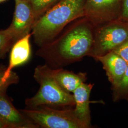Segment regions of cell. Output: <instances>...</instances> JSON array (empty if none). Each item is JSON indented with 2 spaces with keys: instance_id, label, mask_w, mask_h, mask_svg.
Returning <instances> with one entry per match:
<instances>
[{
  "instance_id": "1",
  "label": "cell",
  "mask_w": 128,
  "mask_h": 128,
  "mask_svg": "<svg viewBox=\"0 0 128 128\" xmlns=\"http://www.w3.org/2000/svg\"><path fill=\"white\" fill-rule=\"evenodd\" d=\"M94 25L88 20L74 26L58 40L41 46L36 55L52 68H63L80 61L91 50Z\"/></svg>"
},
{
  "instance_id": "2",
  "label": "cell",
  "mask_w": 128,
  "mask_h": 128,
  "mask_svg": "<svg viewBox=\"0 0 128 128\" xmlns=\"http://www.w3.org/2000/svg\"><path fill=\"white\" fill-rule=\"evenodd\" d=\"M86 0H61L48 10L34 24L32 34L40 47L58 36L68 24L85 16Z\"/></svg>"
},
{
  "instance_id": "3",
  "label": "cell",
  "mask_w": 128,
  "mask_h": 128,
  "mask_svg": "<svg viewBox=\"0 0 128 128\" xmlns=\"http://www.w3.org/2000/svg\"><path fill=\"white\" fill-rule=\"evenodd\" d=\"M33 78L40 87L36 94L25 100L27 107L40 105L55 107H71L75 105L73 94L65 91L56 81L53 68L47 64L35 68Z\"/></svg>"
},
{
  "instance_id": "4",
  "label": "cell",
  "mask_w": 128,
  "mask_h": 128,
  "mask_svg": "<svg viewBox=\"0 0 128 128\" xmlns=\"http://www.w3.org/2000/svg\"><path fill=\"white\" fill-rule=\"evenodd\" d=\"M74 107L40 105L20 110L38 128H88L77 117Z\"/></svg>"
},
{
  "instance_id": "5",
  "label": "cell",
  "mask_w": 128,
  "mask_h": 128,
  "mask_svg": "<svg viewBox=\"0 0 128 128\" xmlns=\"http://www.w3.org/2000/svg\"><path fill=\"white\" fill-rule=\"evenodd\" d=\"M128 40V22L120 19L104 23L94 33V40L89 56L105 55Z\"/></svg>"
},
{
  "instance_id": "6",
  "label": "cell",
  "mask_w": 128,
  "mask_h": 128,
  "mask_svg": "<svg viewBox=\"0 0 128 128\" xmlns=\"http://www.w3.org/2000/svg\"><path fill=\"white\" fill-rule=\"evenodd\" d=\"M122 0H86L85 16L94 26L120 19Z\"/></svg>"
},
{
  "instance_id": "7",
  "label": "cell",
  "mask_w": 128,
  "mask_h": 128,
  "mask_svg": "<svg viewBox=\"0 0 128 128\" xmlns=\"http://www.w3.org/2000/svg\"><path fill=\"white\" fill-rule=\"evenodd\" d=\"M12 21L7 30L15 42L30 33L37 20L28 0H15Z\"/></svg>"
},
{
  "instance_id": "8",
  "label": "cell",
  "mask_w": 128,
  "mask_h": 128,
  "mask_svg": "<svg viewBox=\"0 0 128 128\" xmlns=\"http://www.w3.org/2000/svg\"><path fill=\"white\" fill-rule=\"evenodd\" d=\"M0 118L7 128H37L38 127L17 110L6 96L0 93Z\"/></svg>"
},
{
  "instance_id": "9",
  "label": "cell",
  "mask_w": 128,
  "mask_h": 128,
  "mask_svg": "<svg viewBox=\"0 0 128 128\" xmlns=\"http://www.w3.org/2000/svg\"><path fill=\"white\" fill-rule=\"evenodd\" d=\"M94 58L102 64L112 89L116 87L124 78L128 62L114 51Z\"/></svg>"
},
{
  "instance_id": "10",
  "label": "cell",
  "mask_w": 128,
  "mask_h": 128,
  "mask_svg": "<svg viewBox=\"0 0 128 128\" xmlns=\"http://www.w3.org/2000/svg\"><path fill=\"white\" fill-rule=\"evenodd\" d=\"M32 35V33H30L19 39L12 46L9 65L4 71V78L5 81L11 77L14 68L26 63L30 59L32 55L30 38Z\"/></svg>"
},
{
  "instance_id": "11",
  "label": "cell",
  "mask_w": 128,
  "mask_h": 128,
  "mask_svg": "<svg viewBox=\"0 0 128 128\" xmlns=\"http://www.w3.org/2000/svg\"><path fill=\"white\" fill-rule=\"evenodd\" d=\"M94 84L84 82L74 91L75 105L74 111L78 118L85 124L88 128L91 127V118L90 110V96Z\"/></svg>"
},
{
  "instance_id": "12",
  "label": "cell",
  "mask_w": 128,
  "mask_h": 128,
  "mask_svg": "<svg viewBox=\"0 0 128 128\" xmlns=\"http://www.w3.org/2000/svg\"><path fill=\"white\" fill-rule=\"evenodd\" d=\"M55 78L65 91L71 93L87 80V74L74 73L63 68H53Z\"/></svg>"
},
{
  "instance_id": "13",
  "label": "cell",
  "mask_w": 128,
  "mask_h": 128,
  "mask_svg": "<svg viewBox=\"0 0 128 128\" xmlns=\"http://www.w3.org/2000/svg\"><path fill=\"white\" fill-rule=\"evenodd\" d=\"M58 0H28L38 20Z\"/></svg>"
},
{
  "instance_id": "14",
  "label": "cell",
  "mask_w": 128,
  "mask_h": 128,
  "mask_svg": "<svg viewBox=\"0 0 128 128\" xmlns=\"http://www.w3.org/2000/svg\"><path fill=\"white\" fill-rule=\"evenodd\" d=\"M15 42L7 29L0 30V59L4 58Z\"/></svg>"
},
{
  "instance_id": "15",
  "label": "cell",
  "mask_w": 128,
  "mask_h": 128,
  "mask_svg": "<svg viewBox=\"0 0 128 128\" xmlns=\"http://www.w3.org/2000/svg\"><path fill=\"white\" fill-rule=\"evenodd\" d=\"M112 89L114 101L128 94V64L122 79L116 87Z\"/></svg>"
},
{
  "instance_id": "16",
  "label": "cell",
  "mask_w": 128,
  "mask_h": 128,
  "mask_svg": "<svg viewBox=\"0 0 128 128\" xmlns=\"http://www.w3.org/2000/svg\"><path fill=\"white\" fill-rule=\"evenodd\" d=\"M4 70L0 71V93L6 92L8 87L14 84H17L19 82V76L17 74L14 72L11 77L7 81L4 78Z\"/></svg>"
},
{
  "instance_id": "17",
  "label": "cell",
  "mask_w": 128,
  "mask_h": 128,
  "mask_svg": "<svg viewBox=\"0 0 128 128\" xmlns=\"http://www.w3.org/2000/svg\"><path fill=\"white\" fill-rule=\"evenodd\" d=\"M128 63V40L112 51Z\"/></svg>"
},
{
  "instance_id": "18",
  "label": "cell",
  "mask_w": 128,
  "mask_h": 128,
  "mask_svg": "<svg viewBox=\"0 0 128 128\" xmlns=\"http://www.w3.org/2000/svg\"><path fill=\"white\" fill-rule=\"evenodd\" d=\"M120 20L128 22V0H122Z\"/></svg>"
},
{
  "instance_id": "19",
  "label": "cell",
  "mask_w": 128,
  "mask_h": 128,
  "mask_svg": "<svg viewBox=\"0 0 128 128\" xmlns=\"http://www.w3.org/2000/svg\"><path fill=\"white\" fill-rule=\"evenodd\" d=\"M7 126L3 120L0 118V128H7Z\"/></svg>"
},
{
  "instance_id": "20",
  "label": "cell",
  "mask_w": 128,
  "mask_h": 128,
  "mask_svg": "<svg viewBox=\"0 0 128 128\" xmlns=\"http://www.w3.org/2000/svg\"><path fill=\"white\" fill-rule=\"evenodd\" d=\"M6 68L4 66H0V71H2V70H5Z\"/></svg>"
},
{
  "instance_id": "21",
  "label": "cell",
  "mask_w": 128,
  "mask_h": 128,
  "mask_svg": "<svg viewBox=\"0 0 128 128\" xmlns=\"http://www.w3.org/2000/svg\"><path fill=\"white\" fill-rule=\"evenodd\" d=\"M6 0H0V2H4V1H6Z\"/></svg>"
},
{
  "instance_id": "22",
  "label": "cell",
  "mask_w": 128,
  "mask_h": 128,
  "mask_svg": "<svg viewBox=\"0 0 128 128\" xmlns=\"http://www.w3.org/2000/svg\"></svg>"
}]
</instances>
